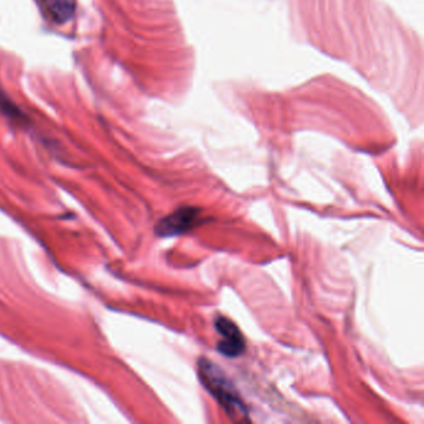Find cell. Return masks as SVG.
Here are the masks:
<instances>
[{
    "label": "cell",
    "mask_w": 424,
    "mask_h": 424,
    "mask_svg": "<svg viewBox=\"0 0 424 424\" xmlns=\"http://www.w3.org/2000/svg\"><path fill=\"white\" fill-rule=\"evenodd\" d=\"M300 41L343 61L386 95L399 114L423 116V46L382 0H289Z\"/></svg>",
    "instance_id": "1"
},
{
    "label": "cell",
    "mask_w": 424,
    "mask_h": 424,
    "mask_svg": "<svg viewBox=\"0 0 424 424\" xmlns=\"http://www.w3.org/2000/svg\"><path fill=\"white\" fill-rule=\"evenodd\" d=\"M45 4L49 9L51 17L58 22H66L70 20L75 13L74 0H45Z\"/></svg>",
    "instance_id": "5"
},
{
    "label": "cell",
    "mask_w": 424,
    "mask_h": 424,
    "mask_svg": "<svg viewBox=\"0 0 424 424\" xmlns=\"http://www.w3.org/2000/svg\"><path fill=\"white\" fill-rule=\"evenodd\" d=\"M198 375L201 385L212 395L214 399L223 408L229 418L234 422H249V411L239 392L229 380L228 376L211 359H198Z\"/></svg>",
    "instance_id": "2"
},
{
    "label": "cell",
    "mask_w": 424,
    "mask_h": 424,
    "mask_svg": "<svg viewBox=\"0 0 424 424\" xmlns=\"http://www.w3.org/2000/svg\"><path fill=\"white\" fill-rule=\"evenodd\" d=\"M201 223V208L183 206L175 209L167 217L162 218L157 224L154 232L158 237H174L191 232L198 224Z\"/></svg>",
    "instance_id": "3"
},
{
    "label": "cell",
    "mask_w": 424,
    "mask_h": 424,
    "mask_svg": "<svg viewBox=\"0 0 424 424\" xmlns=\"http://www.w3.org/2000/svg\"><path fill=\"white\" fill-rule=\"evenodd\" d=\"M214 327L222 336L218 343V352L225 357H239L246 350V341L239 327L233 321L225 316H217L214 320Z\"/></svg>",
    "instance_id": "4"
}]
</instances>
